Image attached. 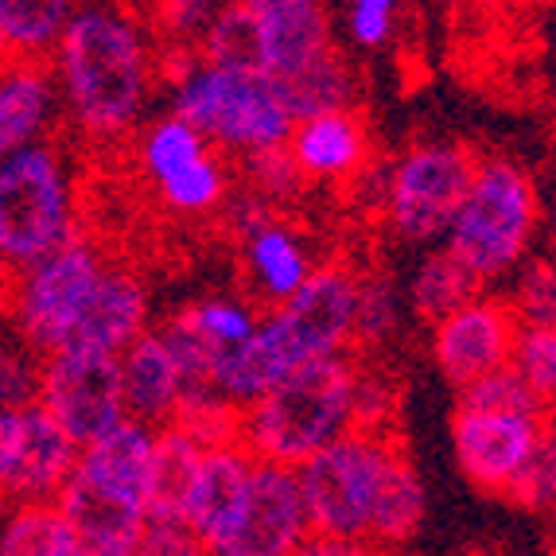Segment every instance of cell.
<instances>
[{
	"label": "cell",
	"mask_w": 556,
	"mask_h": 556,
	"mask_svg": "<svg viewBox=\"0 0 556 556\" xmlns=\"http://www.w3.org/2000/svg\"><path fill=\"white\" fill-rule=\"evenodd\" d=\"M354 304H358L354 273L346 265H324L245 343L214 354L211 386L238 405H250L253 397H261L269 386L307 362L346 354L354 331Z\"/></svg>",
	"instance_id": "1"
},
{
	"label": "cell",
	"mask_w": 556,
	"mask_h": 556,
	"mask_svg": "<svg viewBox=\"0 0 556 556\" xmlns=\"http://www.w3.org/2000/svg\"><path fill=\"white\" fill-rule=\"evenodd\" d=\"M66 113L90 140H117L137 125L149 93V51L129 16L78 9L55 43Z\"/></svg>",
	"instance_id": "2"
},
{
	"label": "cell",
	"mask_w": 556,
	"mask_h": 556,
	"mask_svg": "<svg viewBox=\"0 0 556 556\" xmlns=\"http://www.w3.org/2000/svg\"><path fill=\"white\" fill-rule=\"evenodd\" d=\"M354 358L307 362L241 408V447L257 464L304 467L319 447L351 432Z\"/></svg>",
	"instance_id": "3"
},
{
	"label": "cell",
	"mask_w": 556,
	"mask_h": 556,
	"mask_svg": "<svg viewBox=\"0 0 556 556\" xmlns=\"http://www.w3.org/2000/svg\"><path fill=\"white\" fill-rule=\"evenodd\" d=\"M78 233L75 191L55 144H28L0 160V257L28 269Z\"/></svg>",
	"instance_id": "4"
},
{
	"label": "cell",
	"mask_w": 556,
	"mask_h": 556,
	"mask_svg": "<svg viewBox=\"0 0 556 556\" xmlns=\"http://www.w3.org/2000/svg\"><path fill=\"white\" fill-rule=\"evenodd\" d=\"M538 226V187L514 160L486 156L447 230V253L479 280L506 273Z\"/></svg>",
	"instance_id": "5"
},
{
	"label": "cell",
	"mask_w": 556,
	"mask_h": 556,
	"mask_svg": "<svg viewBox=\"0 0 556 556\" xmlns=\"http://www.w3.org/2000/svg\"><path fill=\"white\" fill-rule=\"evenodd\" d=\"M176 117L233 152H261L288 144L292 117L265 75H233L218 66L187 71L176 86Z\"/></svg>",
	"instance_id": "6"
},
{
	"label": "cell",
	"mask_w": 556,
	"mask_h": 556,
	"mask_svg": "<svg viewBox=\"0 0 556 556\" xmlns=\"http://www.w3.org/2000/svg\"><path fill=\"white\" fill-rule=\"evenodd\" d=\"M393 428H351L327 447H319L300 475V494H304L307 526L319 538H366L370 533L374 494H378L381 452Z\"/></svg>",
	"instance_id": "7"
},
{
	"label": "cell",
	"mask_w": 556,
	"mask_h": 556,
	"mask_svg": "<svg viewBox=\"0 0 556 556\" xmlns=\"http://www.w3.org/2000/svg\"><path fill=\"white\" fill-rule=\"evenodd\" d=\"M102 253L93 250V241L83 238V230H78L55 253H47L36 265L16 273L4 324L39 358L63 351L66 334H71L75 319L83 316L86 300H90L93 285L102 277Z\"/></svg>",
	"instance_id": "8"
},
{
	"label": "cell",
	"mask_w": 556,
	"mask_h": 556,
	"mask_svg": "<svg viewBox=\"0 0 556 556\" xmlns=\"http://www.w3.org/2000/svg\"><path fill=\"white\" fill-rule=\"evenodd\" d=\"M482 160L486 156L467 140H432L408 152L386 191L393 230L405 241H428L452 230Z\"/></svg>",
	"instance_id": "9"
},
{
	"label": "cell",
	"mask_w": 556,
	"mask_h": 556,
	"mask_svg": "<svg viewBox=\"0 0 556 556\" xmlns=\"http://www.w3.org/2000/svg\"><path fill=\"white\" fill-rule=\"evenodd\" d=\"M39 408L78 447L102 440L125 420L121 354L55 351L39 370Z\"/></svg>",
	"instance_id": "10"
},
{
	"label": "cell",
	"mask_w": 556,
	"mask_h": 556,
	"mask_svg": "<svg viewBox=\"0 0 556 556\" xmlns=\"http://www.w3.org/2000/svg\"><path fill=\"white\" fill-rule=\"evenodd\" d=\"M312 538L300 494V475L280 464H253L250 491L223 538L206 545L211 556H292Z\"/></svg>",
	"instance_id": "11"
},
{
	"label": "cell",
	"mask_w": 556,
	"mask_h": 556,
	"mask_svg": "<svg viewBox=\"0 0 556 556\" xmlns=\"http://www.w3.org/2000/svg\"><path fill=\"white\" fill-rule=\"evenodd\" d=\"M521 316L514 300L506 296H479L455 316L437 324L432 334V354L444 378L455 390H464L471 381L502 370L514 362V346L521 334Z\"/></svg>",
	"instance_id": "12"
},
{
	"label": "cell",
	"mask_w": 556,
	"mask_h": 556,
	"mask_svg": "<svg viewBox=\"0 0 556 556\" xmlns=\"http://www.w3.org/2000/svg\"><path fill=\"white\" fill-rule=\"evenodd\" d=\"M545 432V417H514V413H467L455 408L452 444L459 471L482 494H506L521 467L533 459Z\"/></svg>",
	"instance_id": "13"
},
{
	"label": "cell",
	"mask_w": 556,
	"mask_h": 556,
	"mask_svg": "<svg viewBox=\"0 0 556 556\" xmlns=\"http://www.w3.org/2000/svg\"><path fill=\"white\" fill-rule=\"evenodd\" d=\"M55 506L75 533V545L90 556H132L149 526V510L140 502L121 498L78 471L66 479Z\"/></svg>",
	"instance_id": "14"
},
{
	"label": "cell",
	"mask_w": 556,
	"mask_h": 556,
	"mask_svg": "<svg viewBox=\"0 0 556 556\" xmlns=\"http://www.w3.org/2000/svg\"><path fill=\"white\" fill-rule=\"evenodd\" d=\"M288 152L307 179H324V184L354 187L370 176V129H366V113L362 110H339L324 117L300 121Z\"/></svg>",
	"instance_id": "15"
},
{
	"label": "cell",
	"mask_w": 556,
	"mask_h": 556,
	"mask_svg": "<svg viewBox=\"0 0 556 556\" xmlns=\"http://www.w3.org/2000/svg\"><path fill=\"white\" fill-rule=\"evenodd\" d=\"M149 324V292L121 265H102V277L86 300L83 316L66 334L63 351H98L121 354L132 339L144 334Z\"/></svg>",
	"instance_id": "16"
},
{
	"label": "cell",
	"mask_w": 556,
	"mask_h": 556,
	"mask_svg": "<svg viewBox=\"0 0 556 556\" xmlns=\"http://www.w3.org/2000/svg\"><path fill=\"white\" fill-rule=\"evenodd\" d=\"M253 464L257 459L241 444L206 447L203 452V464H199L195 486H191V498H187V514H184L187 529L203 545H214L233 526L241 502H245V491H250Z\"/></svg>",
	"instance_id": "17"
},
{
	"label": "cell",
	"mask_w": 556,
	"mask_h": 556,
	"mask_svg": "<svg viewBox=\"0 0 556 556\" xmlns=\"http://www.w3.org/2000/svg\"><path fill=\"white\" fill-rule=\"evenodd\" d=\"M78 452L83 447L66 437L43 408L31 405L24 413V432H20V455L9 479V498L4 502H55L66 479L75 475Z\"/></svg>",
	"instance_id": "18"
},
{
	"label": "cell",
	"mask_w": 556,
	"mask_h": 556,
	"mask_svg": "<svg viewBox=\"0 0 556 556\" xmlns=\"http://www.w3.org/2000/svg\"><path fill=\"white\" fill-rule=\"evenodd\" d=\"M121 393L125 417L149 428H164L172 420L184 393V374L160 339V331H144L121 351Z\"/></svg>",
	"instance_id": "19"
},
{
	"label": "cell",
	"mask_w": 556,
	"mask_h": 556,
	"mask_svg": "<svg viewBox=\"0 0 556 556\" xmlns=\"http://www.w3.org/2000/svg\"><path fill=\"white\" fill-rule=\"evenodd\" d=\"M425 521V482H420L417 467L408 459L405 432H390L386 452H381V471H378V494H374V514H370V533L366 538L378 548H401L420 533Z\"/></svg>",
	"instance_id": "20"
},
{
	"label": "cell",
	"mask_w": 556,
	"mask_h": 556,
	"mask_svg": "<svg viewBox=\"0 0 556 556\" xmlns=\"http://www.w3.org/2000/svg\"><path fill=\"white\" fill-rule=\"evenodd\" d=\"M55 117V71L28 59L0 63V160L39 144Z\"/></svg>",
	"instance_id": "21"
},
{
	"label": "cell",
	"mask_w": 556,
	"mask_h": 556,
	"mask_svg": "<svg viewBox=\"0 0 556 556\" xmlns=\"http://www.w3.org/2000/svg\"><path fill=\"white\" fill-rule=\"evenodd\" d=\"M152 447H156V428L125 417L113 432H105L102 440H93L78 452L75 471L149 510Z\"/></svg>",
	"instance_id": "22"
},
{
	"label": "cell",
	"mask_w": 556,
	"mask_h": 556,
	"mask_svg": "<svg viewBox=\"0 0 556 556\" xmlns=\"http://www.w3.org/2000/svg\"><path fill=\"white\" fill-rule=\"evenodd\" d=\"M269 83L277 90L285 113L292 117V125L324 117V113L351 110L354 102L351 63H346V55L334 43L327 51H319L307 66H300V71H292L285 78H269Z\"/></svg>",
	"instance_id": "23"
},
{
	"label": "cell",
	"mask_w": 556,
	"mask_h": 556,
	"mask_svg": "<svg viewBox=\"0 0 556 556\" xmlns=\"http://www.w3.org/2000/svg\"><path fill=\"white\" fill-rule=\"evenodd\" d=\"M261 20V43H265V78H285L307 66L319 51L331 47L324 4L307 0L296 9L265 12Z\"/></svg>",
	"instance_id": "24"
},
{
	"label": "cell",
	"mask_w": 556,
	"mask_h": 556,
	"mask_svg": "<svg viewBox=\"0 0 556 556\" xmlns=\"http://www.w3.org/2000/svg\"><path fill=\"white\" fill-rule=\"evenodd\" d=\"M199 464H203V447L187 437L184 428H156L149 471V521H184Z\"/></svg>",
	"instance_id": "25"
},
{
	"label": "cell",
	"mask_w": 556,
	"mask_h": 556,
	"mask_svg": "<svg viewBox=\"0 0 556 556\" xmlns=\"http://www.w3.org/2000/svg\"><path fill=\"white\" fill-rule=\"evenodd\" d=\"M75 0H0V47L9 59L47 63L55 55Z\"/></svg>",
	"instance_id": "26"
},
{
	"label": "cell",
	"mask_w": 556,
	"mask_h": 556,
	"mask_svg": "<svg viewBox=\"0 0 556 556\" xmlns=\"http://www.w3.org/2000/svg\"><path fill=\"white\" fill-rule=\"evenodd\" d=\"M71 548L75 533L55 502H4L0 556H63Z\"/></svg>",
	"instance_id": "27"
},
{
	"label": "cell",
	"mask_w": 556,
	"mask_h": 556,
	"mask_svg": "<svg viewBox=\"0 0 556 556\" xmlns=\"http://www.w3.org/2000/svg\"><path fill=\"white\" fill-rule=\"evenodd\" d=\"M203 59L206 66L233 71V75H265V43H261L257 12L230 0L203 31Z\"/></svg>",
	"instance_id": "28"
},
{
	"label": "cell",
	"mask_w": 556,
	"mask_h": 556,
	"mask_svg": "<svg viewBox=\"0 0 556 556\" xmlns=\"http://www.w3.org/2000/svg\"><path fill=\"white\" fill-rule=\"evenodd\" d=\"M482 285H486V280L475 277V273L467 269V265H459L447 250L432 253V257L420 265L417 280H413V307H417V319L428 327L444 324L459 307H467L471 300L482 296Z\"/></svg>",
	"instance_id": "29"
},
{
	"label": "cell",
	"mask_w": 556,
	"mask_h": 556,
	"mask_svg": "<svg viewBox=\"0 0 556 556\" xmlns=\"http://www.w3.org/2000/svg\"><path fill=\"white\" fill-rule=\"evenodd\" d=\"M245 253H250L253 269L250 280L261 288V300H269V304H285L288 296H296L300 285L312 277L304 250L292 241L285 226H269V230L253 233L245 241Z\"/></svg>",
	"instance_id": "30"
},
{
	"label": "cell",
	"mask_w": 556,
	"mask_h": 556,
	"mask_svg": "<svg viewBox=\"0 0 556 556\" xmlns=\"http://www.w3.org/2000/svg\"><path fill=\"white\" fill-rule=\"evenodd\" d=\"M241 408L245 405L230 401L226 393L214 390V386H184L179 405L167 425L184 428L203 452L206 447L241 444Z\"/></svg>",
	"instance_id": "31"
},
{
	"label": "cell",
	"mask_w": 556,
	"mask_h": 556,
	"mask_svg": "<svg viewBox=\"0 0 556 556\" xmlns=\"http://www.w3.org/2000/svg\"><path fill=\"white\" fill-rule=\"evenodd\" d=\"M397 327V292L386 273H366L358 280V304H354V331L346 354H374Z\"/></svg>",
	"instance_id": "32"
},
{
	"label": "cell",
	"mask_w": 556,
	"mask_h": 556,
	"mask_svg": "<svg viewBox=\"0 0 556 556\" xmlns=\"http://www.w3.org/2000/svg\"><path fill=\"white\" fill-rule=\"evenodd\" d=\"M455 408H467V413H514V417H548V408L533 397L521 374L514 366H502V370L486 374V378L471 381L459 390Z\"/></svg>",
	"instance_id": "33"
},
{
	"label": "cell",
	"mask_w": 556,
	"mask_h": 556,
	"mask_svg": "<svg viewBox=\"0 0 556 556\" xmlns=\"http://www.w3.org/2000/svg\"><path fill=\"white\" fill-rule=\"evenodd\" d=\"M39 370L43 358L9 324L0 327V408L28 413L39 405Z\"/></svg>",
	"instance_id": "34"
},
{
	"label": "cell",
	"mask_w": 556,
	"mask_h": 556,
	"mask_svg": "<svg viewBox=\"0 0 556 556\" xmlns=\"http://www.w3.org/2000/svg\"><path fill=\"white\" fill-rule=\"evenodd\" d=\"M203 156L206 140L179 117L160 121L144 137V172L152 176V184H164L167 176H176V172H184V167H191Z\"/></svg>",
	"instance_id": "35"
},
{
	"label": "cell",
	"mask_w": 556,
	"mask_h": 556,
	"mask_svg": "<svg viewBox=\"0 0 556 556\" xmlns=\"http://www.w3.org/2000/svg\"><path fill=\"white\" fill-rule=\"evenodd\" d=\"M510 366L541 405L556 408V327H521Z\"/></svg>",
	"instance_id": "36"
},
{
	"label": "cell",
	"mask_w": 556,
	"mask_h": 556,
	"mask_svg": "<svg viewBox=\"0 0 556 556\" xmlns=\"http://www.w3.org/2000/svg\"><path fill=\"white\" fill-rule=\"evenodd\" d=\"M245 176H250L253 195L269 199V203H292V199L304 191L307 176L296 167L288 144L277 149H261V152H245Z\"/></svg>",
	"instance_id": "37"
},
{
	"label": "cell",
	"mask_w": 556,
	"mask_h": 556,
	"mask_svg": "<svg viewBox=\"0 0 556 556\" xmlns=\"http://www.w3.org/2000/svg\"><path fill=\"white\" fill-rule=\"evenodd\" d=\"M514 307L526 327H556V265L533 261L518 285Z\"/></svg>",
	"instance_id": "38"
},
{
	"label": "cell",
	"mask_w": 556,
	"mask_h": 556,
	"mask_svg": "<svg viewBox=\"0 0 556 556\" xmlns=\"http://www.w3.org/2000/svg\"><path fill=\"white\" fill-rule=\"evenodd\" d=\"M191 319H195L199 331L214 343V351L241 346L253 331H257L250 312H241L238 304H218V300H211V304H195L191 307Z\"/></svg>",
	"instance_id": "39"
},
{
	"label": "cell",
	"mask_w": 556,
	"mask_h": 556,
	"mask_svg": "<svg viewBox=\"0 0 556 556\" xmlns=\"http://www.w3.org/2000/svg\"><path fill=\"white\" fill-rule=\"evenodd\" d=\"M132 556H211L187 521H149Z\"/></svg>",
	"instance_id": "40"
},
{
	"label": "cell",
	"mask_w": 556,
	"mask_h": 556,
	"mask_svg": "<svg viewBox=\"0 0 556 556\" xmlns=\"http://www.w3.org/2000/svg\"><path fill=\"white\" fill-rule=\"evenodd\" d=\"M393 12H397V0H354L351 4L354 39L366 47L386 43L393 31Z\"/></svg>",
	"instance_id": "41"
},
{
	"label": "cell",
	"mask_w": 556,
	"mask_h": 556,
	"mask_svg": "<svg viewBox=\"0 0 556 556\" xmlns=\"http://www.w3.org/2000/svg\"><path fill=\"white\" fill-rule=\"evenodd\" d=\"M156 4V20L167 36H176L179 43L195 36L203 28L206 12H211V0H152Z\"/></svg>",
	"instance_id": "42"
},
{
	"label": "cell",
	"mask_w": 556,
	"mask_h": 556,
	"mask_svg": "<svg viewBox=\"0 0 556 556\" xmlns=\"http://www.w3.org/2000/svg\"><path fill=\"white\" fill-rule=\"evenodd\" d=\"M20 432H24V413L0 408V506L9 498V479L20 455Z\"/></svg>",
	"instance_id": "43"
},
{
	"label": "cell",
	"mask_w": 556,
	"mask_h": 556,
	"mask_svg": "<svg viewBox=\"0 0 556 556\" xmlns=\"http://www.w3.org/2000/svg\"><path fill=\"white\" fill-rule=\"evenodd\" d=\"M292 556H386V548H378L370 538H319V533H312Z\"/></svg>",
	"instance_id": "44"
},
{
	"label": "cell",
	"mask_w": 556,
	"mask_h": 556,
	"mask_svg": "<svg viewBox=\"0 0 556 556\" xmlns=\"http://www.w3.org/2000/svg\"><path fill=\"white\" fill-rule=\"evenodd\" d=\"M541 475H545V498L548 510H556V408H548L545 417V432H541Z\"/></svg>",
	"instance_id": "45"
},
{
	"label": "cell",
	"mask_w": 556,
	"mask_h": 556,
	"mask_svg": "<svg viewBox=\"0 0 556 556\" xmlns=\"http://www.w3.org/2000/svg\"><path fill=\"white\" fill-rule=\"evenodd\" d=\"M12 280H16V269L9 261L0 257V319L9 316V300H12Z\"/></svg>",
	"instance_id": "46"
},
{
	"label": "cell",
	"mask_w": 556,
	"mask_h": 556,
	"mask_svg": "<svg viewBox=\"0 0 556 556\" xmlns=\"http://www.w3.org/2000/svg\"><path fill=\"white\" fill-rule=\"evenodd\" d=\"M238 4H245V9H253L257 16H265V12L296 9V4H307V0H238Z\"/></svg>",
	"instance_id": "47"
},
{
	"label": "cell",
	"mask_w": 556,
	"mask_h": 556,
	"mask_svg": "<svg viewBox=\"0 0 556 556\" xmlns=\"http://www.w3.org/2000/svg\"><path fill=\"white\" fill-rule=\"evenodd\" d=\"M467 9H479V12H502L510 0H464Z\"/></svg>",
	"instance_id": "48"
},
{
	"label": "cell",
	"mask_w": 556,
	"mask_h": 556,
	"mask_svg": "<svg viewBox=\"0 0 556 556\" xmlns=\"http://www.w3.org/2000/svg\"><path fill=\"white\" fill-rule=\"evenodd\" d=\"M548 241H553V250H556V206H553V223H548Z\"/></svg>",
	"instance_id": "49"
},
{
	"label": "cell",
	"mask_w": 556,
	"mask_h": 556,
	"mask_svg": "<svg viewBox=\"0 0 556 556\" xmlns=\"http://www.w3.org/2000/svg\"><path fill=\"white\" fill-rule=\"evenodd\" d=\"M63 556H90V553H86V548H78V545H75V548H71V553H63Z\"/></svg>",
	"instance_id": "50"
},
{
	"label": "cell",
	"mask_w": 556,
	"mask_h": 556,
	"mask_svg": "<svg viewBox=\"0 0 556 556\" xmlns=\"http://www.w3.org/2000/svg\"><path fill=\"white\" fill-rule=\"evenodd\" d=\"M4 59H9V55H4V47H0V63H4Z\"/></svg>",
	"instance_id": "51"
}]
</instances>
